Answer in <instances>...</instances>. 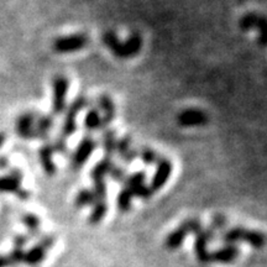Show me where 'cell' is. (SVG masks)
Segmentation results:
<instances>
[{
    "label": "cell",
    "instance_id": "obj_16",
    "mask_svg": "<svg viewBox=\"0 0 267 267\" xmlns=\"http://www.w3.org/2000/svg\"><path fill=\"white\" fill-rule=\"evenodd\" d=\"M53 146L51 142H46L38 150V157H40V163L42 166L43 171L49 176H53L56 173V163L53 161Z\"/></svg>",
    "mask_w": 267,
    "mask_h": 267
},
{
    "label": "cell",
    "instance_id": "obj_14",
    "mask_svg": "<svg viewBox=\"0 0 267 267\" xmlns=\"http://www.w3.org/2000/svg\"><path fill=\"white\" fill-rule=\"evenodd\" d=\"M142 49V37L138 32H134L126 38L125 42H120L119 50L115 55L118 58H131L138 55Z\"/></svg>",
    "mask_w": 267,
    "mask_h": 267
},
{
    "label": "cell",
    "instance_id": "obj_19",
    "mask_svg": "<svg viewBox=\"0 0 267 267\" xmlns=\"http://www.w3.org/2000/svg\"><path fill=\"white\" fill-rule=\"evenodd\" d=\"M53 124H55V121H53L51 115L37 114L36 120H35V139L46 140L53 127Z\"/></svg>",
    "mask_w": 267,
    "mask_h": 267
},
{
    "label": "cell",
    "instance_id": "obj_11",
    "mask_svg": "<svg viewBox=\"0 0 267 267\" xmlns=\"http://www.w3.org/2000/svg\"><path fill=\"white\" fill-rule=\"evenodd\" d=\"M177 124L178 125L187 127V126H203L207 125L209 118H208L207 113L197 108L185 109L177 115Z\"/></svg>",
    "mask_w": 267,
    "mask_h": 267
},
{
    "label": "cell",
    "instance_id": "obj_30",
    "mask_svg": "<svg viewBox=\"0 0 267 267\" xmlns=\"http://www.w3.org/2000/svg\"><path fill=\"white\" fill-rule=\"evenodd\" d=\"M145 181H146V173L145 172H135V173L126 177L125 182L123 185L126 188H132V187L144 185Z\"/></svg>",
    "mask_w": 267,
    "mask_h": 267
},
{
    "label": "cell",
    "instance_id": "obj_6",
    "mask_svg": "<svg viewBox=\"0 0 267 267\" xmlns=\"http://www.w3.org/2000/svg\"><path fill=\"white\" fill-rule=\"evenodd\" d=\"M89 42L85 34H72L57 37L52 43L53 51L57 53H73L84 49Z\"/></svg>",
    "mask_w": 267,
    "mask_h": 267
},
{
    "label": "cell",
    "instance_id": "obj_17",
    "mask_svg": "<svg viewBox=\"0 0 267 267\" xmlns=\"http://www.w3.org/2000/svg\"><path fill=\"white\" fill-rule=\"evenodd\" d=\"M239 255V249L235 245H225L221 249L210 254V262L230 263L236 260Z\"/></svg>",
    "mask_w": 267,
    "mask_h": 267
},
{
    "label": "cell",
    "instance_id": "obj_13",
    "mask_svg": "<svg viewBox=\"0 0 267 267\" xmlns=\"http://www.w3.org/2000/svg\"><path fill=\"white\" fill-rule=\"evenodd\" d=\"M171 173H172V162L168 159L162 157V159L156 163V171H155V174H153L152 180H151L150 188L152 189L153 192L160 191V189L167 183Z\"/></svg>",
    "mask_w": 267,
    "mask_h": 267
},
{
    "label": "cell",
    "instance_id": "obj_5",
    "mask_svg": "<svg viewBox=\"0 0 267 267\" xmlns=\"http://www.w3.org/2000/svg\"><path fill=\"white\" fill-rule=\"evenodd\" d=\"M239 26L242 31L256 29L259 31L257 43L261 47H267V17L263 15L248 13L240 19Z\"/></svg>",
    "mask_w": 267,
    "mask_h": 267
},
{
    "label": "cell",
    "instance_id": "obj_35",
    "mask_svg": "<svg viewBox=\"0 0 267 267\" xmlns=\"http://www.w3.org/2000/svg\"><path fill=\"white\" fill-rule=\"evenodd\" d=\"M8 166V160L5 157H0V170L5 168Z\"/></svg>",
    "mask_w": 267,
    "mask_h": 267
},
{
    "label": "cell",
    "instance_id": "obj_18",
    "mask_svg": "<svg viewBox=\"0 0 267 267\" xmlns=\"http://www.w3.org/2000/svg\"><path fill=\"white\" fill-rule=\"evenodd\" d=\"M84 129L87 131L91 132H96L99 131V130H103V118L100 115L99 108L97 106H89L87 113H85V118H84Z\"/></svg>",
    "mask_w": 267,
    "mask_h": 267
},
{
    "label": "cell",
    "instance_id": "obj_27",
    "mask_svg": "<svg viewBox=\"0 0 267 267\" xmlns=\"http://www.w3.org/2000/svg\"><path fill=\"white\" fill-rule=\"evenodd\" d=\"M131 138H130L129 135H125V136H121L120 139H118L117 141V153L118 156L120 157L121 160L124 159V157H126L129 155V152L131 151Z\"/></svg>",
    "mask_w": 267,
    "mask_h": 267
},
{
    "label": "cell",
    "instance_id": "obj_29",
    "mask_svg": "<svg viewBox=\"0 0 267 267\" xmlns=\"http://www.w3.org/2000/svg\"><path fill=\"white\" fill-rule=\"evenodd\" d=\"M127 189H129L130 193H131L132 197H139L141 198V199H150L153 194V191L150 188V186H146L145 183L144 185L136 186V187H132V188H127Z\"/></svg>",
    "mask_w": 267,
    "mask_h": 267
},
{
    "label": "cell",
    "instance_id": "obj_2",
    "mask_svg": "<svg viewBox=\"0 0 267 267\" xmlns=\"http://www.w3.org/2000/svg\"><path fill=\"white\" fill-rule=\"evenodd\" d=\"M202 228H203V225H202V221L199 219H187V220L183 221L176 230L172 231L170 235L166 237L165 246L168 250H176V249H178L183 244V241H185L186 236L188 235V234H195L197 231H199Z\"/></svg>",
    "mask_w": 267,
    "mask_h": 267
},
{
    "label": "cell",
    "instance_id": "obj_4",
    "mask_svg": "<svg viewBox=\"0 0 267 267\" xmlns=\"http://www.w3.org/2000/svg\"><path fill=\"white\" fill-rule=\"evenodd\" d=\"M68 89H70V79L66 76L58 74L52 81V112L55 115L62 114L66 110V100Z\"/></svg>",
    "mask_w": 267,
    "mask_h": 267
},
{
    "label": "cell",
    "instance_id": "obj_31",
    "mask_svg": "<svg viewBox=\"0 0 267 267\" xmlns=\"http://www.w3.org/2000/svg\"><path fill=\"white\" fill-rule=\"evenodd\" d=\"M227 225H228L227 218H225L224 215L218 214L213 218L212 224H210L209 228L214 231L215 234H218V233H222V231L225 230V228H227Z\"/></svg>",
    "mask_w": 267,
    "mask_h": 267
},
{
    "label": "cell",
    "instance_id": "obj_36",
    "mask_svg": "<svg viewBox=\"0 0 267 267\" xmlns=\"http://www.w3.org/2000/svg\"><path fill=\"white\" fill-rule=\"evenodd\" d=\"M5 140H7V136H5V134L4 132H0V147H2L3 145H4Z\"/></svg>",
    "mask_w": 267,
    "mask_h": 267
},
{
    "label": "cell",
    "instance_id": "obj_33",
    "mask_svg": "<svg viewBox=\"0 0 267 267\" xmlns=\"http://www.w3.org/2000/svg\"><path fill=\"white\" fill-rule=\"evenodd\" d=\"M52 146H53V150H55V152H58V153H62V155H66L67 151H68V147H67V142L64 139L59 138L56 139L55 142H51Z\"/></svg>",
    "mask_w": 267,
    "mask_h": 267
},
{
    "label": "cell",
    "instance_id": "obj_34",
    "mask_svg": "<svg viewBox=\"0 0 267 267\" xmlns=\"http://www.w3.org/2000/svg\"><path fill=\"white\" fill-rule=\"evenodd\" d=\"M8 266H13V262H11L9 255L8 256H0V267H8Z\"/></svg>",
    "mask_w": 267,
    "mask_h": 267
},
{
    "label": "cell",
    "instance_id": "obj_23",
    "mask_svg": "<svg viewBox=\"0 0 267 267\" xmlns=\"http://www.w3.org/2000/svg\"><path fill=\"white\" fill-rule=\"evenodd\" d=\"M106 212H108V204H106V201H99L94 204L93 210H92L91 215H89L88 221L91 222L92 225L99 224L100 221L103 220V218L105 216Z\"/></svg>",
    "mask_w": 267,
    "mask_h": 267
},
{
    "label": "cell",
    "instance_id": "obj_25",
    "mask_svg": "<svg viewBox=\"0 0 267 267\" xmlns=\"http://www.w3.org/2000/svg\"><path fill=\"white\" fill-rule=\"evenodd\" d=\"M132 194L130 193V191L127 188L124 187L120 192H119L118 198H117V204H118V209L120 212L126 213L130 210V207H131V201H132Z\"/></svg>",
    "mask_w": 267,
    "mask_h": 267
},
{
    "label": "cell",
    "instance_id": "obj_28",
    "mask_svg": "<svg viewBox=\"0 0 267 267\" xmlns=\"http://www.w3.org/2000/svg\"><path fill=\"white\" fill-rule=\"evenodd\" d=\"M23 222L26 225V228H28L29 233L31 234V235H35V234H37L38 231H40L41 220L37 215L31 214V213L25 214L23 216Z\"/></svg>",
    "mask_w": 267,
    "mask_h": 267
},
{
    "label": "cell",
    "instance_id": "obj_3",
    "mask_svg": "<svg viewBox=\"0 0 267 267\" xmlns=\"http://www.w3.org/2000/svg\"><path fill=\"white\" fill-rule=\"evenodd\" d=\"M88 104V98L84 96H78L70 104L66 113V118H64L63 125H62L61 136H59V138L66 140L67 138L72 136L73 134L77 131V115H78L83 109L87 108Z\"/></svg>",
    "mask_w": 267,
    "mask_h": 267
},
{
    "label": "cell",
    "instance_id": "obj_32",
    "mask_svg": "<svg viewBox=\"0 0 267 267\" xmlns=\"http://www.w3.org/2000/svg\"><path fill=\"white\" fill-rule=\"evenodd\" d=\"M109 176H110L112 180L115 181V182L124 183V182H125L127 174H126V172H125V170H124L123 167L114 165V166H113V168L110 170V172H109Z\"/></svg>",
    "mask_w": 267,
    "mask_h": 267
},
{
    "label": "cell",
    "instance_id": "obj_26",
    "mask_svg": "<svg viewBox=\"0 0 267 267\" xmlns=\"http://www.w3.org/2000/svg\"><path fill=\"white\" fill-rule=\"evenodd\" d=\"M103 42L106 47L109 49L113 55H117L119 46H120V38L118 37V35L115 34L114 31H106L105 34L103 35Z\"/></svg>",
    "mask_w": 267,
    "mask_h": 267
},
{
    "label": "cell",
    "instance_id": "obj_9",
    "mask_svg": "<svg viewBox=\"0 0 267 267\" xmlns=\"http://www.w3.org/2000/svg\"><path fill=\"white\" fill-rule=\"evenodd\" d=\"M195 235V241H194V250L195 255H197V259L201 262L207 263L210 262V252L208 251V244L212 242L215 239L216 234L208 228H202L199 231L194 234Z\"/></svg>",
    "mask_w": 267,
    "mask_h": 267
},
{
    "label": "cell",
    "instance_id": "obj_20",
    "mask_svg": "<svg viewBox=\"0 0 267 267\" xmlns=\"http://www.w3.org/2000/svg\"><path fill=\"white\" fill-rule=\"evenodd\" d=\"M115 163L110 157H104L103 160H100L99 162L96 163L93 168L91 171V178L93 182H97V181H104L105 177L108 176L109 172L113 168Z\"/></svg>",
    "mask_w": 267,
    "mask_h": 267
},
{
    "label": "cell",
    "instance_id": "obj_22",
    "mask_svg": "<svg viewBox=\"0 0 267 267\" xmlns=\"http://www.w3.org/2000/svg\"><path fill=\"white\" fill-rule=\"evenodd\" d=\"M97 203V197L96 193L93 189H81L77 194L76 199H74V206L77 208H83L87 206H94Z\"/></svg>",
    "mask_w": 267,
    "mask_h": 267
},
{
    "label": "cell",
    "instance_id": "obj_10",
    "mask_svg": "<svg viewBox=\"0 0 267 267\" xmlns=\"http://www.w3.org/2000/svg\"><path fill=\"white\" fill-rule=\"evenodd\" d=\"M55 244V236L53 235H46L41 239L36 246L31 249L29 252H25V257H24V262L28 265L36 266L40 262H42L44 256H46L47 251L52 248Z\"/></svg>",
    "mask_w": 267,
    "mask_h": 267
},
{
    "label": "cell",
    "instance_id": "obj_12",
    "mask_svg": "<svg viewBox=\"0 0 267 267\" xmlns=\"http://www.w3.org/2000/svg\"><path fill=\"white\" fill-rule=\"evenodd\" d=\"M37 113L25 112L16 119L15 130L24 140H35V120Z\"/></svg>",
    "mask_w": 267,
    "mask_h": 267
},
{
    "label": "cell",
    "instance_id": "obj_7",
    "mask_svg": "<svg viewBox=\"0 0 267 267\" xmlns=\"http://www.w3.org/2000/svg\"><path fill=\"white\" fill-rule=\"evenodd\" d=\"M23 174L19 170H13L0 177V193H14L20 199H29L30 193L23 188Z\"/></svg>",
    "mask_w": 267,
    "mask_h": 267
},
{
    "label": "cell",
    "instance_id": "obj_24",
    "mask_svg": "<svg viewBox=\"0 0 267 267\" xmlns=\"http://www.w3.org/2000/svg\"><path fill=\"white\" fill-rule=\"evenodd\" d=\"M138 156H139V159H140L141 161L147 166L156 165V163L162 159V157L160 156L155 150H152L151 147H146V146H142L140 148L138 147Z\"/></svg>",
    "mask_w": 267,
    "mask_h": 267
},
{
    "label": "cell",
    "instance_id": "obj_8",
    "mask_svg": "<svg viewBox=\"0 0 267 267\" xmlns=\"http://www.w3.org/2000/svg\"><path fill=\"white\" fill-rule=\"evenodd\" d=\"M96 148V140H94L91 135L84 136L78 144L76 150H74V152L72 153V157H71V168H72L73 171L81 170L83 165L88 161V159L92 156V153L94 152Z\"/></svg>",
    "mask_w": 267,
    "mask_h": 267
},
{
    "label": "cell",
    "instance_id": "obj_21",
    "mask_svg": "<svg viewBox=\"0 0 267 267\" xmlns=\"http://www.w3.org/2000/svg\"><path fill=\"white\" fill-rule=\"evenodd\" d=\"M117 134L110 127H106L104 129L103 132V148L105 157H112L114 156V153H117Z\"/></svg>",
    "mask_w": 267,
    "mask_h": 267
},
{
    "label": "cell",
    "instance_id": "obj_15",
    "mask_svg": "<svg viewBox=\"0 0 267 267\" xmlns=\"http://www.w3.org/2000/svg\"><path fill=\"white\" fill-rule=\"evenodd\" d=\"M98 108H100V110L103 113V127L106 129L109 125L113 123V120L115 119L117 115V109H115V104L113 102V99L106 94H102V96L98 97Z\"/></svg>",
    "mask_w": 267,
    "mask_h": 267
},
{
    "label": "cell",
    "instance_id": "obj_1",
    "mask_svg": "<svg viewBox=\"0 0 267 267\" xmlns=\"http://www.w3.org/2000/svg\"><path fill=\"white\" fill-rule=\"evenodd\" d=\"M220 241L225 245H234L235 242L242 241L248 242L255 249H261L266 244V236L260 231L248 230L242 227H234L222 231L220 234Z\"/></svg>",
    "mask_w": 267,
    "mask_h": 267
}]
</instances>
